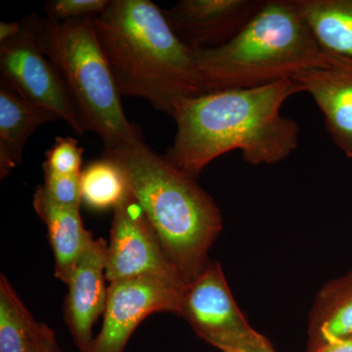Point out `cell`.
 Here are the masks:
<instances>
[{
	"label": "cell",
	"mask_w": 352,
	"mask_h": 352,
	"mask_svg": "<svg viewBox=\"0 0 352 352\" xmlns=\"http://www.w3.org/2000/svg\"><path fill=\"white\" fill-rule=\"evenodd\" d=\"M298 92L295 80L284 78L180 99L173 115L175 140L164 156L195 179L217 157L235 150L252 166L279 163L298 147L300 127L281 109Z\"/></svg>",
	"instance_id": "obj_1"
},
{
	"label": "cell",
	"mask_w": 352,
	"mask_h": 352,
	"mask_svg": "<svg viewBox=\"0 0 352 352\" xmlns=\"http://www.w3.org/2000/svg\"><path fill=\"white\" fill-rule=\"evenodd\" d=\"M95 32L120 95L149 102L173 118L176 102L204 94L193 52L149 0H113Z\"/></svg>",
	"instance_id": "obj_2"
},
{
	"label": "cell",
	"mask_w": 352,
	"mask_h": 352,
	"mask_svg": "<svg viewBox=\"0 0 352 352\" xmlns=\"http://www.w3.org/2000/svg\"><path fill=\"white\" fill-rule=\"evenodd\" d=\"M106 157L124 170L132 195L185 283L193 281L210 263L208 251L222 229L214 199L144 140Z\"/></svg>",
	"instance_id": "obj_3"
},
{
	"label": "cell",
	"mask_w": 352,
	"mask_h": 352,
	"mask_svg": "<svg viewBox=\"0 0 352 352\" xmlns=\"http://www.w3.org/2000/svg\"><path fill=\"white\" fill-rule=\"evenodd\" d=\"M204 94L263 87L325 65L324 52L295 0H265L229 43L193 52Z\"/></svg>",
	"instance_id": "obj_4"
},
{
	"label": "cell",
	"mask_w": 352,
	"mask_h": 352,
	"mask_svg": "<svg viewBox=\"0 0 352 352\" xmlns=\"http://www.w3.org/2000/svg\"><path fill=\"white\" fill-rule=\"evenodd\" d=\"M94 19L61 22L31 14L22 23L63 78L87 131L98 134L106 152H113L143 138L127 120L122 95L97 39Z\"/></svg>",
	"instance_id": "obj_5"
},
{
	"label": "cell",
	"mask_w": 352,
	"mask_h": 352,
	"mask_svg": "<svg viewBox=\"0 0 352 352\" xmlns=\"http://www.w3.org/2000/svg\"><path fill=\"white\" fill-rule=\"evenodd\" d=\"M177 315L221 352H276L270 340L245 320L215 261H210L198 277L185 285Z\"/></svg>",
	"instance_id": "obj_6"
},
{
	"label": "cell",
	"mask_w": 352,
	"mask_h": 352,
	"mask_svg": "<svg viewBox=\"0 0 352 352\" xmlns=\"http://www.w3.org/2000/svg\"><path fill=\"white\" fill-rule=\"evenodd\" d=\"M15 38L0 43L1 82L34 105L51 111L76 135L87 132L63 78L39 50L27 25Z\"/></svg>",
	"instance_id": "obj_7"
},
{
	"label": "cell",
	"mask_w": 352,
	"mask_h": 352,
	"mask_svg": "<svg viewBox=\"0 0 352 352\" xmlns=\"http://www.w3.org/2000/svg\"><path fill=\"white\" fill-rule=\"evenodd\" d=\"M105 275L110 283L150 276L178 287L186 285L131 192L113 208Z\"/></svg>",
	"instance_id": "obj_8"
},
{
	"label": "cell",
	"mask_w": 352,
	"mask_h": 352,
	"mask_svg": "<svg viewBox=\"0 0 352 352\" xmlns=\"http://www.w3.org/2000/svg\"><path fill=\"white\" fill-rule=\"evenodd\" d=\"M183 288L150 276L112 282L100 333L85 352H124L132 333L149 315L177 314Z\"/></svg>",
	"instance_id": "obj_9"
},
{
	"label": "cell",
	"mask_w": 352,
	"mask_h": 352,
	"mask_svg": "<svg viewBox=\"0 0 352 352\" xmlns=\"http://www.w3.org/2000/svg\"><path fill=\"white\" fill-rule=\"evenodd\" d=\"M265 0H182L164 14L192 52L214 50L235 38Z\"/></svg>",
	"instance_id": "obj_10"
},
{
	"label": "cell",
	"mask_w": 352,
	"mask_h": 352,
	"mask_svg": "<svg viewBox=\"0 0 352 352\" xmlns=\"http://www.w3.org/2000/svg\"><path fill=\"white\" fill-rule=\"evenodd\" d=\"M107 248L105 241L92 236L67 283L65 321L80 352L87 351L94 340V323L105 310Z\"/></svg>",
	"instance_id": "obj_11"
},
{
	"label": "cell",
	"mask_w": 352,
	"mask_h": 352,
	"mask_svg": "<svg viewBox=\"0 0 352 352\" xmlns=\"http://www.w3.org/2000/svg\"><path fill=\"white\" fill-rule=\"evenodd\" d=\"M292 80L314 98L331 138L352 159V60L331 55L323 66L300 72Z\"/></svg>",
	"instance_id": "obj_12"
},
{
	"label": "cell",
	"mask_w": 352,
	"mask_h": 352,
	"mask_svg": "<svg viewBox=\"0 0 352 352\" xmlns=\"http://www.w3.org/2000/svg\"><path fill=\"white\" fill-rule=\"evenodd\" d=\"M34 208L47 228L55 259V276L67 285L92 234L83 226L80 208L64 207L46 195L43 187L34 192Z\"/></svg>",
	"instance_id": "obj_13"
},
{
	"label": "cell",
	"mask_w": 352,
	"mask_h": 352,
	"mask_svg": "<svg viewBox=\"0 0 352 352\" xmlns=\"http://www.w3.org/2000/svg\"><path fill=\"white\" fill-rule=\"evenodd\" d=\"M60 120L54 113L25 101L12 88L0 83V176L22 163L23 150L32 133Z\"/></svg>",
	"instance_id": "obj_14"
},
{
	"label": "cell",
	"mask_w": 352,
	"mask_h": 352,
	"mask_svg": "<svg viewBox=\"0 0 352 352\" xmlns=\"http://www.w3.org/2000/svg\"><path fill=\"white\" fill-rule=\"evenodd\" d=\"M352 338V271L319 291L308 325L307 351Z\"/></svg>",
	"instance_id": "obj_15"
},
{
	"label": "cell",
	"mask_w": 352,
	"mask_h": 352,
	"mask_svg": "<svg viewBox=\"0 0 352 352\" xmlns=\"http://www.w3.org/2000/svg\"><path fill=\"white\" fill-rule=\"evenodd\" d=\"M295 2L321 50L352 60V0Z\"/></svg>",
	"instance_id": "obj_16"
},
{
	"label": "cell",
	"mask_w": 352,
	"mask_h": 352,
	"mask_svg": "<svg viewBox=\"0 0 352 352\" xmlns=\"http://www.w3.org/2000/svg\"><path fill=\"white\" fill-rule=\"evenodd\" d=\"M41 324L0 275V352H32Z\"/></svg>",
	"instance_id": "obj_17"
},
{
	"label": "cell",
	"mask_w": 352,
	"mask_h": 352,
	"mask_svg": "<svg viewBox=\"0 0 352 352\" xmlns=\"http://www.w3.org/2000/svg\"><path fill=\"white\" fill-rule=\"evenodd\" d=\"M82 201L94 210L115 208L131 194L126 175L108 157L88 164L80 173Z\"/></svg>",
	"instance_id": "obj_18"
},
{
	"label": "cell",
	"mask_w": 352,
	"mask_h": 352,
	"mask_svg": "<svg viewBox=\"0 0 352 352\" xmlns=\"http://www.w3.org/2000/svg\"><path fill=\"white\" fill-rule=\"evenodd\" d=\"M83 149L78 140L72 138H57L54 145L46 152L44 170L56 175H80Z\"/></svg>",
	"instance_id": "obj_19"
},
{
	"label": "cell",
	"mask_w": 352,
	"mask_h": 352,
	"mask_svg": "<svg viewBox=\"0 0 352 352\" xmlns=\"http://www.w3.org/2000/svg\"><path fill=\"white\" fill-rule=\"evenodd\" d=\"M43 173L44 182L41 187L51 200L64 207L80 208L82 201L80 175H56L44 170Z\"/></svg>",
	"instance_id": "obj_20"
},
{
	"label": "cell",
	"mask_w": 352,
	"mask_h": 352,
	"mask_svg": "<svg viewBox=\"0 0 352 352\" xmlns=\"http://www.w3.org/2000/svg\"><path fill=\"white\" fill-rule=\"evenodd\" d=\"M108 0H53L46 3L48 18L69 21L96 18L107 9Z\"/></svg>",
	"instance_id": "obj_21"
},
{
	"label": "cell",
	"mask_w": 352,
	"mask_h": 352,
	"mask_svg": "<svg viewBox=\"0 0 352 352\" xmlns=\"http://www.w3.org/2000/svg\"><path fill=\"white\" fill-rule=\"evenodd\" d=\"M32 352H62L52 328L41 324Z\"/></svg>",
	"instance_id": "obj_22"
},
{
	"label": "cell",
	"mask_w": 352,
	"mask_h": 352,
	"mask_svg": "<svg viewBox=\"0 0 352 352\" xmlns=\"http://www.w3.org/2000/svg\"><path fill=\"white\" fill-rule=\"evenodd\" d=\"M22 31L21 22L0 23V43H6L17 36Z\"/></svg>",
	"instance_id": "obj_23"
},
{
	"label": "cell",
	"mask_w": 352,
	"mask_h": 352,
	"mask_svg": "<svg viewBox=\"0 0 352 352\" xmlns=\"http://www.w3.org/2000/svg\"><path fill=\"white\" fill-rule=\"evenodd\" d=\"M307 352H352V338L351 339L342 340V342H333L328 346L319 347Z\"/></svg>",
	"instance_id": "obj_24"
}]
</instances>
